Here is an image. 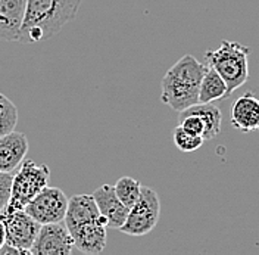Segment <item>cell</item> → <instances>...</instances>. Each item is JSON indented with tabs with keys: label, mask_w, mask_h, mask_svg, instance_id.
<instances>
[{
	"label": "cell",
	"mask_w": 259,
	"mask_h": 255,
	"mask_svg": "<svg viewBox=\"0 0 259 255\" xmlns=\"http://www.w3.org/2000/svg\"><path fill=\"white\" fill-rule=\"evenodd\" d=\"M228 96L230 95L227 90L226 81L221 79V76L213 68L208 66L199 87V103H210Z\"/></svg>",
	"instance_id": "15"
},
{
	"label": "cell",
	"mask_w": 259,
	"mask_h": 255,
	"mask_svg": "<svg viewBox=\"0 0 259 255\" xmlns=\"http://www.w3.org/2000/svg\"><path fill=\"white\" fill-rule=\"evenodd\" d=\"M0 218L5 224L6 232V243L30 251L34 245V240L38 235L41 224L37 223L31 215H28L24 209L16 211H2ZM31 254V252H30Z\"/></svg>",
	"instance_id": "7"
},
{
	"label": "cell",
	"mask_w": 259,
	"mask_h": 255,
	"mask_svg": "<svg viewBox=\"0 0 259 255\" xmlns=\"http://www.w3.org/2000/svg\"><path fill=\"white\" fill-rule=\"evenodd\" d=\"M0 255H31L30 251H25V249H21V248H16V246H12L9 243H3L0 246Z\"/></svg>",
	"instance_id": "20"
},
{
	"label": "cell",
	"mask_w": 259,
	"mask_h": 255,
	"mask_svg": "<svg viewBox=\"0 0 259 255\" xmlns=\"http://www.w3.org/2000/svg\"><path fill=\"white\" fill-rule=\"evenodd\" d=\"M159 215L161 201L158 193L147 186H142L140 196L136 204L128 208V215L124 224L119 227V232L128 236L149 235L159 222Z\"/></svg>",
	"instance_id": "5"
},
{
	"label": "cell",
	"mask_w": 259,
	"mask_h": 255,
	"mask_svg": "<svg viewBox=\"0 0 259 255\" xmlns=\"http://www.w3.org/2000/svg\"><path fill=\"white\" fill-rule=\"evenodd\" d=\"M68 207V198L58 188L46 186L25 205L24 211L40 224L62 223Z\"/></svg>",
	"instance_id": "6"
},
{
	"label": "cell",
	"mask_w": 259,
	"mask_h": 255,
	"mask_svg": "<svg viewBox=\"0 0 259 255\" xmlns=\"http://www.w3.org/2000/svg\"><path fill=\"white\" fill-rule=\"evenodd\" d=\"M184 111L196 114L203 121V126H205V131L202 136L203 140H212L221 133L223 114L220 111V108H217L212 102L210 103H196Z\"/></svg>",
	"instance_id": "14"
},
{
	"label": "cell",
	"mask_w": 259,
	"mask_h": 255,
	"mask_svg": "<svg viewBox=\"0 0 259 255\" xmlns=\"http://www.w3.org/2000/svg\"><path fill=\"white\" fill-rule=\"evenodd\" d=\"M92 196L100 215L105 217L108 227L119 230L128 215V208L118 199L112 185H102L92 193Z\"/></svg>",
	"instance_id": "10"
},
{
	"label": "cell",
	"mask_w": 259,
	"mask_h": 255,
	"mask_svg": "<svg viewBox=\"0 0 259 255\" xmlns=\"http://www.w3.org/2000/svg\"><path fill=\"white\" fill-rule=\"evenodd\" d=\"M208 65L192 55H184L172 65L161 81V102L176 112L199 103V87Z\"/></svg>",
	"instance_id": "2"
},
{
	"label": "cell",
	"mask_w": 259,
	"mask_h": 255,
	"mask_svg": "<svg viewBox=\"0 0 259 255\" xmlns=\"http://www.w3.org/2000/svg\"><path fill=\"white\" fill-rule=\"evenodd\" d=\"M18 123V108L15 103L0 93V137L15 130Z\"/></svg>",
	"instance_id": "17"
},
{
	"label": "cell",
	"mask_w": 259,
	"mask_h": 255,
	"mask_svg": "<svg viewBox=\"0 0 259 255\" xmlns=\"http://www.w3.org/2000/svg\"><path fill=\"white\" fill-rule=\"evenodd\" d=\"M106 229L108 223L105 217H99L95 220H87L80 224L68 227L74 240V248H77L82 254L99 255L106 248Z\"/></svg>",
	"instance_id": "9"
},
{
	"label": "cell",
	"mask_w": 259,
	"mask_h": 255,
	"mask_svg": "<svg viewBox=\"0 0 259 255\" xmlns=\"http://www.w3.org/2000/svg\"><path fill=\"white\" fill-rule=\"evenodd\" d=\"M12 173H0V211L6 207L11 193Z\"/></svg>",
	"instance_id": "19"
},
{
	"label": "cell",
	"mask_w": 259,
	"mask_h": 255,
	"mask_svg": "<svg viewBox=\"0 0 259 255\" xmlns=\"http://www.w3.org/2000/svg\"><path fill=\"white\" fill-rule=\"evenodd\" d=\"M6 242V232H5V224L0 218V246Z\"/></svg>",
	"instance_id": "21"
},
{
	"label": "cell",
	"mask_w": 259,
	"mask_h": 255,
	"mask_svg": "<svg viewBox=\"0 0 259 255\" xmlns=\"http://www.w3.org/2000/svg\"><path fill=\"white\" fill-rule=\"evenodd\" d=\"M74 251V240L66 226L61 223L41 224L34 240L31 255H69Z\"/></svg>",
	"instance_id": "8"
},
{
	"label": "cell",
	"mask_w": 259,
	"mask_h": 255,
	"mask_svg": "<svg viewBox=\"0 0 259 255\" xmlns=\"http://www.w3.org/2000/svg\"><path fill=\"white\" fill-rule=\"evenodd\" d=\"M231 126L242 133L259 131V100L252 93H244L233 103Z\"/></svg>",
	"instance_id": "12"
},
{
	"label": "cell",
	"mask_w": 259,
	"mask_h": 255,
	"mask_svg": "<svg viewBox=\"0 0 259 255\" xmlns=\"http://www.w3.org/2000/svg\"><path fill=\"white\" fill-rule=\"evenodd\" d=\"M113 191L116 193L118 199L125 205L127 208H131L136 201L140 196L142 191V183L133 177H121L115 185H113Z\"/></svg>",
	"instance_id": "16"
},
{
	"label": "cell",
	"mask_w": 259,
	"mask_h": 255,
	"mask_svg": "<svg viewBox=\"0 0 259 255\" xmlns=\"http://www.w3.org/2000/svg\"><path fill=\"white\" fill-rule=\"evenodd\" d=\"M252 49L239 42L223 40L220 48L206 50L205 59L226 81L228 95L242 87L249 79V55Z\"/></svg>",
	"instance_id": "3"
},
{
	"label": "cell",
	"mask_w": 259,
	"mask_h": 255,
	"mask_svg": "<svg viewBox=\"0 0 259 255\" xmlns=\"http://www.w3.org/2000/svg\"><path fill=\"white\" fill-rule=\"evenodd\" d=\"M172 142L181 152H194L203 144L205 140L202 136L193 134L178 124L177 127L172 130Z\"/></svg>",
	"instance_id": "18"
},
{
	"label": "cell",
	"mask_w": 259,
	"mask_h": 255,
	"mask_svg": "<svg viewBox=\"0 0 259 255\" xmlns=\"http://www.w3.org/2000/svg\"><path fill=\"white\" fill-rule=\"evenodd\" d=\"M27 0H0V40L16 42Z\"/></svg>",
	"instance_id": "13"
},
{
	"label": "cell",
	"mask_w": 259,
	"mask_h": 255,
	"mask_svg": "<svg viewBox=\"0 0 259 255\" xmlns=\"http://www.w3.org/2000/svg\"><path fill=\"white\" fill-rule=\"evenodd\" d=\"M28 139L24 133L12 130L0 137V173H14L25 160Z\"/></svg>",
	"instance_id": "11"
},
{
	"label": "cell",
	"mask_w": 259,
	"mask_h": 255,
	"mask_svg": "<svg viewBox=\"0 0 259 255\" xmlns=\"http://www.w3.org/2000/svg\"><path fill=\"white\" fill-rule=\"evenodd\" d=\"M18 168V173L12 175L9 201L6 207L2 209L6 212L24 209L35 195H38L48 186L50 178L48 165L35 164L32 160H24Z\"/></svg>",
	"instance_id": "4"
},
{
	"label": "cell",
	"mask_w": 259,
	"mask_h": 255,
	"mask_svg": "<svg viewBox=\"0 0 259 255\" xmlns=\"http://www.w3.org/2000/svg\"><path fill=\"white\" fill-rule=\"evenodd\" d=\"M82 0H27L16 42L34 45L52 39L75 19Z\"/></svg>",
	"instance_id": "1"
}]
</instances>
